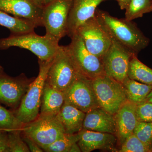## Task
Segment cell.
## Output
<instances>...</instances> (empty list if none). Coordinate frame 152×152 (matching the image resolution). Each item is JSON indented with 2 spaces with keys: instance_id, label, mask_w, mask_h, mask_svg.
I'll return each instance as SVG.
<instances>
[{
  "instance_id": "7a4b0ae2",
  "label": "cell",
  "mask_w": 152,
  "mask_h": 152,
  "mask_svg": "<svg viewBox=\"0 0 152 152\" xmlns=\"http://www.w3.org/2000/svg\"><path fill=\"white\" fill-rule=\"evenodd\" d=\"M60 45L53 38L45 35L40 36L34 31L19 34H12L0 39V50L11 47L27 49L37 56L39 60L48 61L54 58Z\"/></svg>"
},
{
  "instance_id": "4dcf8cb0",
  "label": "cell",
  "mask_w": 152,
  "mask_h": 152,
  "mask_svg": "<svg viewBox=\"0 0 152 152\" xmlns=\"http://www.w3.org/2000/svg\"><path fill=\"white\" fill-rule=\"evenodd\" d=\"M22 138L25 142L27 145L30 151L32 152H42L43 151L42 149L36 143L32 140L27 136L22 135Z\"/></svg>"
},
{
  "instance_id": "ba28073f",
  "label": "cell",
  "mask_w": 152,
  "mask_h": 152,
  "mask_svg": "<svg viewBox=\"0 0 152 152\" xmlns=\"http://www.w3.org/2000/svg\"><path fill=\"white\" fill-rule=\"evenodd\" d=\"M71 39L68 49L79 72L91 80L106 75L102 61L88 50L78 34L75 33Z\"/></svg>"
},
{
  "instance_id": "6da1fadb",
  "label": "cell",
  "mask_w": 152,
  "mask_h": 152,
  "mask_svg": "<svg viewBox=\"0 0 152 152\" xmlns=\"http://www.w3.org/2000/svg\"><path fill=\"white\" fill-rule=\"evenodd\" d=\"M95 16L111 37L134 54L137 56L149 44V39L132 21L118 18L99 9L96 10Z\"/></svg>"
},
{
  "instance_id": "7402d4cb",
  "label": "cell",
  "mask_w": 152,
  "mask_h": 152,
  "mask_svg": "<svg viewBox=\"0 0 152 152\" xmlns=\"http://www.w3.org/2000/svg\"><path fill=\"white\" fill-rule=\"evenodd\" d=\"M128 77L142 83L152 86V69L144 64L134 55L129 64Z\"/></svg>"
},
{
  "instance_id": "5bb4252c",
  "label": "cell",
  "mask_w": 152,
  "mask_h": 152,
  "mask_svg": "<svg viewBox=\"0 0 152 152\" xmlns=\"http://www.w3.org/2000/svg\"><path fill=\"white\" fill-rule=\"evenodd\" d=\"M107 0H72L68 20L67 34L71 37L78 28L94 16L98 6Z\"/></svg>"
},
{
  "instance_id": "3957f363",
  "label": "cell",
  "mask_w": 152,
  "mask_h": 152,
  "mask_svg": "<svg viewBox=\"0 0 152 152\" xmlns=\"http://www.w3.org/2000/svg\"><path fill=\"white\" fill-rule=\"evenodd\" d=\"M53 60L48 61L39 60V71L37 77L30 85L20 105L13 111L18 120L23 124L33 121L39 115L43 89Z\"/></svg>"
},
{
  "instance_id": "d6986e66",
  "label": "cell",
  "mask_w": 152,
  "mask_h": 152,
  "mask_svg": "<svg viewBox=\"0 0 152 152\" xmlns=\"http://www.w3.org/2000/svg\"><path fill=\"white\" fill-rule=\"evenodd\" d=\"M64 93L45 81L41 99L40 113L56 115L64 103Z\"/></svg>"
},
{
  "instance_id": "9c48e42d",
  "label": "cell",
  "mask_w": 152,
  "mask_h": 152,
  "mask_svg": "<svg viewBox=\"0 0 152 152\" xmlns=\"http://www.w3.org/2000/svg\"><path fill=\"white\" fill-rule=\"evenodd\" d=\"M76 33L82 38L88 50L102 60L111 45L112 39L95 15L81 25Z\"/></svg>"
},
{
  "instance_id": "2e32d148",
  "label": "cell",
  "mask_w": 152,
  "mask_h": 152,
  "mask_svg": "<svg viewBox=\"0 0 152 152\" xmlns=\"http://www.w3.org/2000/svg\"><path fill=\"white\" fill-rule=\"evenodd\" d=\"M137 105L127 100L114 115L116 123V134L121 145L133 134L138 121L136 116Z\"/></svg>"
},
{
  "instance_id": "ac0fdd59",
  "label": "cell",
  "mask_w": 152,
  "mask_h": 152,
  "mask_svg": "<svg viewBox=\"0 0 152 152\" xmlns=\"http://www.w3.org/2000/svg\"><path fill=\"white\" fill-rule=\"evenodd\" d=\"M86 115L84 112L64 102L56 117L62 125L65 134H74L83 129Z\"/></svg>"
},
{
  "instance_id": "8fae6325",
  "label": "cell",
  "mask_w": 152,
  "mask_h": 152,
  "mask_svg": "<svg viewBox=\"0 0 152 152\" xmlns=\"http://www.w3.org/2000/svg\"><path fill=\"white\" fill-rule=\"evenodd\" d=\"M91 81L80 74L64 93V102L86 113L100 107L93 90Z\"/></svg>"
},
{
  "instance_id": "7c38bea8",
  "label": "cell",
  "mask_w": 152,
  "mask_h": 152,
  "mask_svg": "<svg viewBox=\"0 0 152 152\" xmlns=\"http://www.w3.org/2000/svg\"><path fill=\"white\" fill-rule=\"evenodd\" d=\"M34 79L28 78L23 74L15 77L1 74L0 102L16 110Z\"/></svg>"
},
{
  "instance_id": "44dd1931",
  "label": "cell",
  "mask_w": 152,
  "mask_h": 152,
  "mask_svg": "<svg viewBox=\"0 0 152 152\" xmlns=\"http://www.w3.org/2000/svg\"><path fill=\"white\" fill-rule=\"evenodd\" d=\"M128 100L136 104L142 102L152 90V86L145 84L127 77L123 82Z\"/></svg>"
},
{
  "instance_id": "30bf717a",
  "label": "cell",
  "mask_w": 152,
  "mask_h": 152,
  "mask_svg": "<svg viewBox=\"0 0 152 152\" xmlns=\"http://www.w3.org/2000/svg\"><path fill=\"white\" fill-rule=\"evenodd\" d=\"M111 39V45L102 60L104 70L106 75L122 84L128 77L130 61L136 55L115 40Z\"/></svg>"
},
{
  "instance_id": "52a82bcc",
  "label": "cell",
  "mask_w": 152,
  "mask_h": 152,
  "mask_svg": "<svg viewBox=\"0 0 152 152\" xmlns=\"http://www.w3.org/2000/svg\"><path fill=\"white\" fill-rule=\"evenodd\" d=\"M72 0H53L42 8L46 35L59 42L67 34L68 20Z\"/></svg>"
},
{
  "instance_id": "cb8c5ba5",
  "label": "cell",
  "mask_w": 152,
  "mask_h": 152,
  "mask_svg": "<svg viewBox=\"0 0 152 152\" xmlns=\"http://www.w3.org/2000/svg\"><path fill=\"white\" fill-rule=\"evenodd\" d=\"M80 138L79 132L74 134H65L64 135L43 149L47 152H69L74 144L77 142Z\"/></svg>"
},
{
  "instance_id": "277c9868",
  "label": "cell",
  "mask_w": 152,
  "mask_h": 152,
  "mask_svg": "<svg viewBox=\"0 0 152 152\" xmlns=\"http://www.w3.org/2000/svg\"><path fill=\"white\" fill-rule=\"evenodd\" d=\"M80 73L72 58L67 46H60L47 74L46 82L51 86L64 93Z\"/></svg>"
},
{
  "instance_id": "ffe728a7",
  "label": "cell",
  "mask_w": 152,
  "mask_h": 152,
  "mask_svg": "<svg viewBox=\"0 0 152 152\" xmlns=\"http://www.w3.org/2000/svg\"><path fill=\"white\" fill-rule=\"evenodd\" d=\"M0 26L8 29L12 34H19L34 31L36 26L27 20L10 15L0 10Z\"/></svg>"
},
{
  "instance_id": "8d00e7d4",
  "label": "cell",
  "mask_w": 152,
  "mask_h": 152,
  "mask_svg": "<svg viewBox=\"0 0 152 152\" xmlns=\"http://www.w3.org/2000/svg\"><path fill=\"white\" fill-rule=\"evenodd\" d=\"M0 130H2V129H0Z\"/></svg>"
},
{
  "instance_id": "484cf974",
  "label": "cell",
  "mask_w": 152,
  "mask_h": 152,
  "mask_svg": "<svg viewBox=\"0 0 152 152\" xmlns=\"http://www.w3.org/2000/svg\"><path fill=\"white\" fill-rule=\"evenodd\" d=\"M133 134L152 150V123L138 122Z\"/></svg>"
},
{
  "instance_id": "1f68e13d",
  "label": "cell",
  "mask_w": 152,
  "mask_h": 152,
  "mask_svg": "<svg viewBox=\"0 0 152 152\" xmlns=\"http://www.w3.org/2000/svg\"><path fill=\"white\" fill-rule=\"evenodd\" d=\"M117 1L120 8L122 10H126L127 8L132 0H115Z\"/></svg>"
},
{
  "instance_id": "f1b7e54d",
  "label": "cell",
  "mask_w": 152,
  "mask_h": 152,
  "mask_svg": "<svg viewBox=\"0 0 152 152\" xmlns=\"http://www.w3.org/2000/svg\"><path fill=\"white\" fill-rule=\"evenodd\" d=\"M136 114L138 121L152 123V103L143 102L138 104Z\"/></svg>"
},
{
  "instance_id": "603a6c76",
  "label": "cell",
  "mask_w": 152,
  "mask_h": 152,
  "mask_svg": "<svg viewBox=\"0 0 152 152\" xmlns=\"http://www.w3.org/2000/svg\"><path fill=\"white\" fill-rule=\"evenodd\" d=\"M152 12V0H132L126 10L125 18L133 21Z\"/></svg>"
},
{
  "instance_id": "8992f818",
  "label": "cell",
  "mask_w": 152,
  "mask_h": 152,
  "mask_svg": "<svg viewBox=\"0 0 152 152\" xmlns=\"http://www.w3.org/2000/svg\"><path fill=\"white\" fill-rule=\"evenodd\" d=\"M91 83L100 107L112 115L128 100L123 85L106 75L92 80Z\"/></svg>"
},
{
  "instance_id": "5b68a950",
  "label": "cell",
  "mask_w": 152,
  "mask_h": 152,
  "mask_svg": "<svg viewBox=\"0 0 152 152\" xmlns=\"http://www.w3.org/2000/svg\"><path fill=\"white\" fill-rule=\"evenodd\" d=\"M21 134L43 149L62 137L65 133L56 115L39 113L35 120L24 125Z\"/></svg>"
},
{
  "instance_id": "d4e9b609",
  "label": "cell",
  "mask_w": 152,
  "mask_h": 152,
  "mask_svg": "<svg viewBox=\"0 0 152 152\" xmlns=\"http://www.w3.org/2000/svg\"><path fill=\"white\" fill-rule=\"evenodd\" d=\"M24 125L18 120L13 112L7 110L0 105V129L8 132L22 130Z\"/></svg>"
},
{
  "instance_id": "d6a6232c",
  "label": "cell",
  "mask_w": 152,
  "mask_h": 152,
  "mask_svg": "<svg viewBox=\"0 0 152 152\" xmlns=\"http://www.w3.org/2000/svg\"><path fill=\"white\" fill-rule=\"evenodd\" d=\"M35 3L41 7H43L44 6L48 4L53 0H33Z\"/></svg>"
},
{
  "instance_id": "836d02e7",
  "label": "cell",
  "mask_w": 152,
  "mask_h": 152,
  "mask_svg": "<svg viewBox=\"0 0 152 152\" xmlns=\"http://www.w3.org/2000/svg\"><path fill=\"white\" fill-rule=\"evenodd\" d=\"M81 151L77 143L74 144L71 147L69 152H80Z\"/></svg>"
},
{
  "instance_id": "9a60e30c",
  "label": "cell",
  "mask_w": 152,
  "mask_h": 152,
  "mask_svg": "<svg viewBox=\"0 0 152 152\" xmlns=\"http://www.w3.org/2000/svg\"><path fill=\"white\" fill-rule=\"evenodd\" d=\"M80 138L77 144L83 152L96 150L117 151L116 136L110 133L82 129L79 132Z\"/></svg>"
},
{
  "instance_id": "f546056e",
  "label": "cell",
  "mask_w": 152,
  "mask_h": 152,
  "mask_svg": "<svg viewBox=\"0 0 152 152\" xmlns=\"http://www.w3.org/2000/svg\"><path fill=\"white\" fill-rule=\"evenodd\" d=\"M0 152H9L8 132L0 130Z\"/></svg>"
},
{
  "instance_id": "4fadbf2b",
  "label": "cell",
  "mask_w": 152,
  "mask_h": 152,
  "mask_svg": "<svg viewBox=\"0 0 152 152\" xmlns=\"http://www.w3.org/2000/svg\"><path fill=\"white\" fill-rule=\"evenodd\" d=\"M0 10L13 16L28 21L36 28L43 26L42 8L33 0H0Z\"/></svg>"
},
{
  "instance_id": "83f0119b",
  "label": "cell",
  "mask_w": 152,
  "mask_h": 152,
  "mask_svg": "<svg viewBox=\"0 0 152 152\" xmlns=\"http://www.w3.org/2000/svg\"><path fill=\"white\" fill-rule=\"evenodd\" d=\"M119 152H151L152 150L147 147L132 134L121 145Z\"/></svg>"
},
{
  "instance_id": "e0dca14e",
  "label": "cell",
  "mask_w": 152,
  "mask_h": 152,
  "mask_svg": "<svg viewBox=\"0 0 152 152\" xmlns=\"http://www.w3.org/2000/svg\"><path fill=\"white\" fill-rule=\"evenodd\" d=\"M83 129L115 135V116L100 107L94 109L86 113Z\"/></svg>"
},
{
  "instance_id": "d590c367",
  "label": "cell",
  "mask_w": 152,
  "mask_h": 152,
  "mask_svg": "<svg viewBox=\"0 0 152 152\" xmlns=\"http://www.w3.org/2000/svg\"><path fill=\"white\" fill-rule=\"evenodd\" d=\"M4 72V69H3L1 66L0 65V75L3 73Z\"/></svg>"
},
{
  "instance_id": "4316f807",
  "label": "cell",
  "mask_w": 152,
  "mask_h": 152,
  "mask_svg": "<svg viewBox=\"0 0 152 152\" xmlns=\"http://www.w3.org/2000/svg\"><path fill=\"white\" fill-rule=\"evenodd\" d=\"M21 130L8 132L9 152H30L21 136Z\"/></svg>"
},
{
  "instance_id": "e575fe53",
  "label": "cell",
  "mask_w": 152,
  "mask_h": 152,
  "mask_svg": "<svg viewBox=\"0 0 152 152\" xmlns=\"http://www.w3.org/2000/svg\"><path fill=\"white\" fill-rule=\"evenodd\" d=\"M144 102H148L152 103V90L150 92L149 94H148V95L147 96Z\"/></svg>"
}]
</instances>
